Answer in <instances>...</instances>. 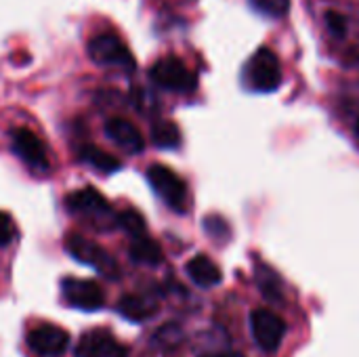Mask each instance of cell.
Listing matches in <instances>:
<instances>
[{
  "instance_id": "1",
  "label": "cell",
  "mask_w": 359,
  "mask_h": 357,
  "mask_svg": "<svg viewBox=\"0 0 359 357\" xmlns=\"http://www.w3.org/2000/svg\"><path fill=\"white\" fill-rule=\"evenodd\" d=\"M244 84L255 93H273L282 84V65L271 48H259L244 67Z\"/></svg>"
},
{
  "instance_id": "21",
  "label": "cell",
  "mask_w": 359,
  "mask_h": 357,
  "mask_svg": "<svg viewBox=\"0 0 359 357\" xmlns=\"http://www.w3.org/2000/svg\"><path fill=\"white\" fill-rule=\"evenodd\" d=\"M326 23H328V27H330L332 34H337V36H345V34H347V19H345L343 15L330 11V13L326 15Z\"/></svg>"
},
{
  "instance_id": "24",
  "label": "cell",
  "mask_w": 359,
  "mask_h": 357,
  "mask_svg": "<svg viewBox=\"0 0 359 357\" xmlns=\"http://www.w3.org/2000/svg\"><path fill=\"white\" fill-rule=\"evenodd\" d=\"M358 61H359V57H358Z\"/></svg>"
},
{
  "instance_id": "9",
  "label": "cell",
  "mask_w": 359,
  "mask_h": 357,
  "mask_svg": "<svg viewBox=\"0 0 359 357\" xmlns=\"http://www.w3.org/2000/svg\"><path fill=\"white\" fill-rule=\"evenodd\" d=\"M27 345L38 356L59 357L69 345V335L55 324H42L27 335Z\"/></svg>"
},
{
  "instance_id": "10",
  "label": "cell",
  "mask_w": 359,
  "mask_h": 357,
  "mask_svg": "<svg viewBox=\"0 0 359 357\" xmlns=\"http://www.w3.org/2000/svg\"><path fill=\"white\" fill-rule=\"evenodd\" d=\"M76 357H128V347L118 343L107 330H90L80 339Z\"/></svg>"
},
{
  "instance_id": "16",
  "label": "cell",
  "mask_w": 359,
  "mask_h": 357,
  "mask_svg": "<svg viewBox=\"0 0 359 357\" xmlns=\"http://www.w3.org/2000/svg\"><path fill=\"white\" fill-rule=\"evenodd\" d=\"M80 158H82V162L90 164L95 170L107 173V175L120 170V166H122V162H120L116 156H111V154H107V151H103V149H99V147H95V145L82 147V149H80Z\"/></svg>"
},
{
  "instance_id": "2",
  "label": "cell",
  "mask_w": 359,
  "mask_h": 357,
  "mask_svg": "<svg viewBox=\"0 0 359 357\" xmlns=\"http://www.w3.org/2000/svg\"><path fill=\"white\" fill-rule=\"evenodd\" d=\"M67 208L74 215H80L84 219H90L99 227H109L111 223H118V217H114L109 202L95 189V187H84L78 191H72L65 198Z\"/></svg>"
},
{
  "instance_id": "5",
  "label": "cell",
  "mask_w": 359,
  "mask_h": 357,
  "mask_svg": "<svg viewBox=\"0 0 359 357\" xmlns=\"http://www.w3.org/2000/svg\"><path fill=\"white\" fill-rule=\"evenodd\" d=\"M147 181H149L151 189L166 202V206H170L172 210H179V213L185 210L187 185L172 168L154 164L147 168Z\"/></svg>"
},
{
  "instance_id": "20",
  "label": "cell",
  "mask_w": 359,
  "mask_h": 357,
  "mask_svg": "<svg viewBox=\"0 0 359 357\" xmlns=\"http://www.w3.org/2000/svg\"><path fill=\"white\" fill-rule=\"evenodd\" d=\"M17 227L13 223V219L6 213H0V246H6L15 240Z\"/></svg>"
},
{
  "instance_id": "18",
  "label": "cell",
  "mask_w": 359,
  "mask_h": 357,
  "mask_svg": "<svg viewBox=\"0 0 359 357\" xmlns=\"http://www.w3.org/2000/svg\"><path fill=\"white\" fill-rule=\"evenodd\" d=\"M118 223H120V227H122L128 236H133V240L145 236V229H147V227H145V219H143L137 210H124V213H120Z\"/></svg>"
},
{
  "instance_id": "15",
  "label": "cell",
  "mask_w": 359,
  "mask_h": 357,
  "mask_svg": "<svg viewBox=\"0 0 359 357\" xmlns=\"http://www.w3.org/2000/svg\"><path fill=\"white\" fill-rule=\"evenodd\" d=\"M128 255L135 263H143V265H158L162 261V248L156 240L141 236L135 238L133 244L128 246Z\"/></svg>"
},
{
  "instance_id": "6",
  "label": "cell",
  "mask_w": 359,
  "mask_h": 357,
  "mask_svg": "<svg viewBox=\"0 0 359 357\" xmlns=\"http://www.w3.org/2000/svg\"><path fill=\"white\" fill-rule=\"evenodd\" d=\"M88 55L99 65H114L126 72L135 69V57L116 34H99L88 42Z\"/></svg>"
},
{
  "instance_id": "8",
  "label": "cell",
  "mask_w": 359,
  "mask_h": 357,
  "mask_svg": "<svg viewBox=\"0 0 359 357\" xmlns=\"http://www.w3.org/2000/svg\"><path fill=\"white\" fill-rule=\"evenodd\" d=\"M61 290L65 301L76 307V309H84V311H97L103 307L105 303V295L101 290V286L93 280H80V278H65L61 282Z\"/></svg>"
},
{
  "instance_id": "11",
  "label": "cell",
  "mask_w": 359,
  "mask_h": 357,
  "mask_svg": "<svg viewBox=\"0 0 359 357\" xmlns=\"http://www.w3.org/2000/svg\"><path fill=\"white\" fill-rule=\"evenodd\" d=\"M11 141H13V149L15 154L29 164L32 168H40L44 170L48 166V158H46V147L40 141L38 135H34L27 128H15L11 133Z\"/></svg>"
},
{
  "instance_id": "19",
  "label": "cell",
  "mask_w": 359,
  "mask_h": 357,
  "mask_svg": "<svg viewBox=\"0 0 359 357\" xmlns=\"http://www.w3.org/2000/svg\"><path fill=\"white\" fill-rule=\"evenodd\" d=\"M252 4L269 17H282L290 8V0H252Z\"/></svg>"
},
{
  "instance_id": "13",
  "label": "cell",
  "mask_w": 359,
  "mask_h": 357,
  "mask_svg": "<svg viewBox=\"0 0 359 357\" xmlns=\"http://www.w3.org/2000/svg\"><path fill=\"white\" fill-rule=\"evenodd\" d=\"M187 276L200 288H212V286L221 284V280H223V274H221L219 265L215 261H210L208 257H204V255H198L187 263Z\"/></svg>"
},
{
  "instance_id": "4",
  "label": "cell",
  "mask_w": 359,
  "mask_h": 357,
  "mask_svg": "<svg viewBox=\"0 0 359 357\" xmlns=\"http://www.w3.org/2000/svg\"><path fill=\"white\" fill-rule=\"evenodd\" d=\"M65 248H67V252L76 261L93 267L97 274H101V276H105L109 280H116L120 276V269H118L116 259L105 248H101L99 244L86 240L82 236H69L67 242H65Z\"/></svg>"
},
{
  "instance_id": "14",
  "label": "cell",
  "mask_w": 359,
  "mask_h": 357,
  "mask_svg": "<svg viewBox=\"0 0 359 357\" xmlns=\"http://www.w3.org/2000/svg\"><path fill=\"white\" fill-rule=\"evenodd\" d=\"M118 311L130 322H145V320H149V318H154L158 314V303L154 299H149V297L126 295L118 303Z\"/></svg>"
},
{
  "instance_id": "22",
  "label": "cell",
  "mask_w": 359,
  "mask_h": 357,
  "mask_svg": "<svg viewBox=\"0 0 359 357\" xmlns=\"http://www.w3.org/2000/svg\"><path fill=\"white\" fill-rule=\"evenodd\" d=\"M206 357H242L238 353H221V356H206Z\"/></svg>"
},
{
  "instance_id": "7",
  "label": "cell",
  "mask_w": 359,
  "mask_h": 357,
  "mask_svg": "<svg viewBox=\"0 0 359 357\" xmlns=\"http://www.w3.org/2000/svg\"><path fill=\"white\" fill-rule=\"evenodd\" d=\"M250 330L252 337L257 341V345L267 351L273 353L282 347L284 335H286V324L280 316H276L269 309H257L250 316Z\"/></svg>"
},
{
  "instance_id": "12",
  "label": "cell",
  "mask_w": 359,
  "mask_h": 357,
  "mask_svg": "<svg viewBox=\"0 0 359 357\" xmlns=\"http://www.w3.org/2000/svg\"><path fill=\"white\" fill-rule=\"evenodd\" d=\"M105 135L116 145H120L122 149H126L130 154H139L145 147V141H143V135L139 133V128L133 122L124 120V118H111V120H107Z\"/></svg>"
},
{
  "instance_id": "3",
  "label": "cell",
  "mask_w": 359,
  "mask_h": 357,
  "mask_svg": "<svg viewBox=\"0 0 359 357\" xmlns=\"http://www.w3.org/2000/svg\"><path fill=\"white\" fill-rule=\"evenodd\" d=\"M149 78L158 86H162L166 90H175V93H191L198 86L196 74L179 57L158 59L149 69Z\"/></svg>"
},
{
  "instance_id": "23",
  "label": "cell",
  "mask_w": 359,
  "mask_h": 357,
  "mask_svg": "<svg viewBox=\"0 0 359 357\" xmlns=\"http://www.w3.org/2000/svg\"><path fill=\"white\" fill-rule=\"evenodd\" d=\"M353 130H355V139H358V143H359V120L355 122V128H353Z\"/></svg>"
},
{
  "instance_id": "17",
  "label": "cell",
  "mask_w": 359,
  "mask_h": 357,
  "mask_svg": "<svg viewBox=\"0 0 359 357\" xmlns=\"http://www.w3.org/2000/svg\"><path fill=\"white\" fill-rule=\"evenodd\" d=\"M151 141L162 149H177L181 145V130L170 120L156 122L151 128Z\"/></svg>"
}]
</instances>
